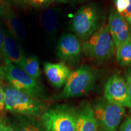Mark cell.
<instances>
[{
	"mask_svg": "<svg viewBox=\"0 0 131 131\" xmlns=\"http://www.w3.org/2000/svg\"><path fill=\"white\" fill-rule=\"evenodd\" d=\"M105 10L94 3L86 4L75 12L70 29L80 40L86 41L105 25Z\"/></svg>",
	"mask_w": 131,
	"mask_h": 131,
	"instance_id": "1",
	"label": "cell"
},
{
	"mask_svg": "<svg viewBox=\"0 0 131 131\" xmlns=\"http://www.w3.org/2000/svg\"><path fill=\"white\" fill-rule=\"evenodd\" d=\"M5 109L14 114L41 117L47 110L45 101L16 89L10 84L3 86Z\"/></svg>",
	"mask_w": 131,
	"mask_h": 131,
	"instance_id": "2",
	"label": "cell"
},
{
	"mask_svg": "<svg viewBox=\"0 0 131 131\" xmlns=\"http://www.w3.org/2000/svg\"><path fill=\"white\" fill-rule=\"evenodd\" d=\"M96 73L94 68L83 64L71 71L61 92L54 96V99L64 100L80 97L88 94L94 88Z\"/></svg>",
	"mask_w": 131,
	"mask_h": 131,
	"instance_id": "3",
	"label": "cell"
},
{
	"mask_svg": "<svg viewBox=\"0 0 131 131\" xmlns=\"http://www.w3.org/2000/svg\"><path fill=\"white\" fill-rule=\"evenodd\" d=\"M0 65V78L16 89L43 101L47 100L43 86L21 68L10 63Z\"/></svg>",
	"mask_w": 131,
	"mask_h": 131,
	"instance_id": "4",
	"label": "cell"
},
{
	"mask_svg": "<svg viewBox=\"0 0 131 131\" xmlns=\"http://www.w3.org/2000/svg\"><path fill=\"white\" fill-rule=\"evenodd\" d=\"M115 48V46L107 24L84 41L82 45V51L87 57L101 63L112 58Z\"/></svg>",
	"mask_w": 131,
	"mask_h": 131,
	"instance_id": "5",
	"label": "cell"
},
{
	"mask_svg": "<svg viewBox=\"0 0 131 131\" xmlns=\"http://www.w3.org/2000/svg\"><path fill=\"white\" fill-rule=\"evenodd\" d=\"M78 110L68 104L49 108L41 117L46 131H76Z\"/></svg>",
	"mask_w": 131,
	"mask_h": 131,
	"instance_id": "6",
	"label": "cell"
},
{
	"mask_svg": "<svg viewBox=\"0 0 131 131\" xmlns=\"http://www.w3.org/2000/svg\"><path fill=\"white\" fill-rule=\"evenodd\" d=\"M93 107L99 131H117L125 114L124 107L101 99Z\"/></svg>",
	"mask_w": 131,
	"mask_h": 131,
	"instance_id": "7",
	"label": "cell"
},
{
	"mask_svg": "<svg viewBox=\"0 0 131 131\" xmlns=\"http://www.w3.org/2000/svg\"><path fill=\"white\" fill-rule=\"evenodd\" d=\"M82 53V45L77 36L69 32L62 34L57 44V55L63 63H78Z\"/></svg>",
	"mask_w": 131,
	"mask_h": 131,
	"instance_id": "8",
	"label": "cell"
},
{
	"mask_svg": "<svg viewBox=\"0 0 131 131\" xmlns=\"http://www.w3.org/2000/svg\"><path fill=\"white\" fill-rule=\"evenodd\" d=\"M104 99L131 109L126 81L122 76L115 73L107 80L104 92Z\"/></svg>",
	"mask_w": 131,
	"mask_h": 131,
	"instance_id": "9",
	"label": "cell"
},
{
	"mask_svg": "<svg viewBox=\"0 0 131 131\" xmlns=\"http://www.w3.org/2000/svg\"><path fill=\"white\" fill-rule=\"evenodd\" d=\"M107 25L117 48L131 38V26L122 15L114 9L109 12Z\"/></svg>",
	"mask_w": 131,
	"mask_h": 131,
	"instance_id": "10",
	"label": "cell"
},
{
	"mask_svg": "<svg viewBox=\"0 0 131 131\" xmlns=\"http://www.w3.org/2000/svg\"><path fill=\"white\" fill-rule=\"evenodd\" d=\"M0 19L12 36L17 40H23L27 35L26 26L23 21L17 16L9 4L0 3Z\"/></svg>",
	"mask_w": 131,
	"mask_h": 131,
	"instance_id": "11",
	"label": "cell"
},
{
	"mask_svg": "<svg viewBox=\"0 0 131 131\" xmlns=\"http://www.w3.org/2000/svg\"><path fill=\"white\" fill-rule=\"evenodd\" d=\"M4 63H10L21 68L27 57L18 40L9 32H5L3 47Z\"/></svg>",
	"mask_w": 131,
	"mask_h": 131,
	"instance_id": "12",
	"label": "cell"
},
{
	"mask_svg": "<svg viewBox=\"0 0 131 131\" xmlns=\"http://www.w3.org/2000/svg\"><path fill=\"white\" fill-rule=\"evenodd\" d=\"M44 72L50 84L56 89L64 86L71 70L64 63H45Z\"/></svg>",
	"mask_w": 131,
	"mask_h": 131,
	"instance_id": "13",
	"label": "cell"
},
{
	"mask_svg": "<svg viewBox=\"0 0 131 131\" xmlns=\"http://www.w3.org/2000/svg\"><path fill=\"white\" fill-rule=\"evenodd\" d=\"M94 107L89 103H83L78 109L76 131H98Z\"/></svg>",
	"mask_w": 131,
	"mask_h": 131,
	"instance_id": "14",
	"label": "cell"
},
{
	"mask_svg": "<svg viewBox=\"0 0 131 131\" xmlns=\"http://www.w3.org/2000/svg\"><path fill=\"white\" fill-rule=\"evenodd\" d=\"M8 122L14 131H46L37 118L15 114Z\"/></svg>",
	"mask_w": 131,
	"mask_h": 131,
	"instance_id": "15",
	"label": "cell"
},
{
	"mask_svg": "<svg viewBox=\"0 0 131 131\" xmlns=\"http://www.w3.org/2000/svg\"><path fill=\"white\" fill-rule=\"evenodd\" d=\"M60 21V11L55 7L46 8L41 13L39 23L44 31L53 35L56 32Z\"/></svg>",
	"mask_w": 131,
	"mask_h": 131,
	"instance_id": "16",
	"label": "cell"
},
{
	"mask_svg": "<svg viewBox=\"0 0 131 131\" xmlns=\"http://www.w3.org/2000/svg\"><path fill=\"white\" fill-rule=\"evenodd\" d=\"M21 69L34 79L38 80L40 77L41 69L38 58L35 55L27 57Z\"/></svg>",
	"mask_w": 131,
	"mask_h": 131,
	"instance_id": "17",
	"label": "cell"
},
{
	"mask_svg": "<svg viewBox=\"0 0 131 131\" xmlns=\"http://www.w3.org/2000/svg\"><path fill=\"white\" fill-rule=\"evenodd\" d=\"M117 49L118 63L122 66H131V38Z\"/></svg>",
	"mask_w": 131,
	"mask_h": 131,
	"instance_id": "18",
	"label": "cell"
},
{
	"mask_svg": "<svg viewBox=\"0 0 131 131\" xmlns=\"http://www.w3.org/2000/svg\"><path fill=\"white\" fill-rule=\"evenodd\" d=\"M54 0H28V4L36 8H47Z\"/></svg>",
	"mask_w": 131,
	"mask_h": 131,
	"instance_id": "19",
	"label": "cell"
},
{
	"mask_svg": "<svg viewBox=\"0 0 131 131\" xmlns=\"http://www.w3.org/2000/svg\"><path fill=\"white\" fill-rule=\"evenodd\" d=\"M129 4V0H115V6L117 9L116 10L120 14H122L128 8Z\"/></svg>",
	"mask_w": 131,
	"mask_h": 131,
	"instance_id": "20",
	"label": "cell"
},
{
	"mask_svg": "<svg viewBox=\"0 0 131 131\" xmlns=\"http://www.w3.org/2000/svg\"><path fill=\"white\" fill-rule=\"evenodd\" d=\"M0 131H14L7 119L0 118Z\"/></svg>",
	"mask_w": 131,
	"mask_h": 131,
	"instance_id": "21",
	"label": "cell"
},
{
	"mask_svg": "<svg viewBox=\"0 0 131 131\" xmlns=\"http://www.w3.org/2000/svg\"><path fill=\"white\" fill-rule=\"evenodd\" d=\"M119 131H131V116L127 118L121 126Z\"/></svg>",
	"mask_w": 131,
	"mask_h": 131,
	"instance_id": "22",
	"label": "cell"
},
{
	"mask_svg": "<svg viewBox=\"0 0 131 131\" xmlns=\"http://www.w3.org/2000/svg\"><path fill=\"white\" fill-rule=\"evenodd\" d=\"M0 2H3L7 4H14L17 6H25L28 4V0H0Z\"/></svg>",
	"mask_w": 131,
	"mask_h": 131,
	"instance_id": "23",
	"label": "cell"
},
{
	"mask_svg": "<svg viewBox=\"0 0 131 131\" xmlns=\"http://www.w3.org/2000/svg\"><path fill=\"white\" fill-rule=\"evenodd\" d=\"M129 1H130V4L128 8L124 12H123L122 15L131 26V0H129Z\"/></svg>",
	"mask_w": 131,
	"mask_h": 131,
	"instance_id": "24",
	"label": "cell"
},
{
	"mask_svg": "<svg viewBox=\"0 0 131 131\" xmlns=\"http://www.w3.org/2000/svg\"><path fill=\"white\" fill-rule=\"evenodd\" d=\"M126 83L128 88L129 98L131 102V69H129L126 72Z\"/></svg>",
	"mask_w": 131,
	"mask_h": 131,
	"instance_id": "25",
	"label": "cell"
},
{
	"mask_svg": "<svg viewBox=\"0 0 131 131\" xmlns=\"http://www.w3.org/2000/svg\"><path fill=\"white\" fill-rule=\"evenodd\" d=\"M5 32L3 30L1 24L0 23V58L3 57V47L4 43Z\"/></svg>",
	"mask_w": 131,
	"mask_h": 131,
	"instance_id": "26",
	"label": "cell"
},
{
	"mask_svg": "<svg viewBox=\"0 0 131 131\" xmlns=\"http://www.w3.org/2000/svg\"><path fill=\"white\" fill-rule=\"evenodd\" d=\"M5 109L4 102V92L3 87L0 85V111Z\"/></svg>",
	"mask_w": 131,
	"mask_h": 131,
	"instance_id": "27",
	"label": "cell"
},
{
	"mask_svg": "<svg viewBox=\"0 0 131 131\" xmlns=\"http://www.w3.org/2000/svg\"><path fill=\"white\" fill-rule=\"evenodd\" d=\"M73 2H77V3H83V2H86V1H89L90 0H72Z\"/></svg>",
	"mask_w": 131,
	"mask_h": 131,
	"instance_id": "28",
	"label": "cell"
},
{
	"mask_svg": "<svg viewBox=\"0 0 131 131\" xmlns=\"http://www.w3.org/2000/svg\"><path fill=\"white\" fill-rule=\"evenodd\" d=\"M57 1H58V2H61V3H66L67 1H68V0H56Z\"/></svg>",
	"mask_w": 131,
	"mask_h": 131,
	"instance_id": "29",
	"label": "cell"
}]
</instances>
